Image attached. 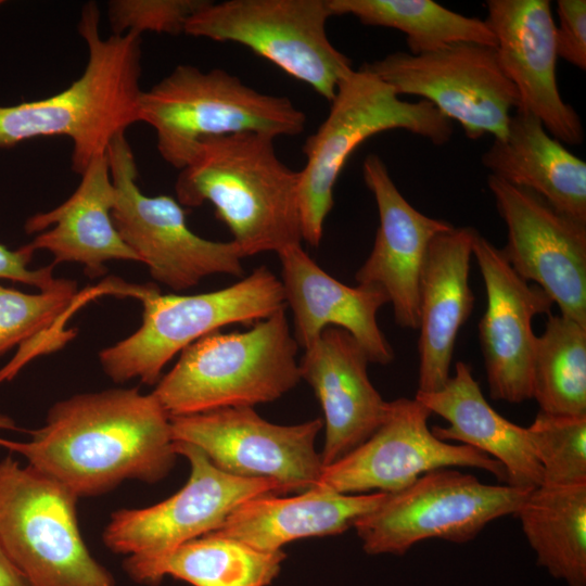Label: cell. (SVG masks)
<instances>
[{"mask_svg": "<svg viewBox=\"0 0 586 586\" xmlns=\"http://www.w3.org/2000/svg\"><path fill=\"white\" fill-rule=\"evenodd\" d=\"M326 119L303 146L306 163L298 170V209L302 240L320 244L323 224L333 207V189L351 154L368 138L404 129L447 143L451 120L425 100H402L392 86L371 72L353 69L339 84Z\"/></svg>", "mask_w": 586, "mask_h": 586, "instance_id": "8992f818", "label": "cell"}, {"mask_svg": "<svg viewBox=\"0 0 586 586\" xmlns=\"http://www.w3.org/2000/svg\"><path fill=\"white\" fill-rule=\"evenodd\" d=\"M300 361L301 379L314 390L323 411V467L368 440L383 422L385 402L369 380L365 351L345 330L326 328Z\"/></svg>", "mask_w": 586, "mask_h": 586, "instance_id": "ffe728a7", "label": "cell"}, {"mask_svg": "<svg viewBox=\"0 0 586 586\" xmlns=\"http://www.w3.org/2000/svg\"><path fill=\"white\" fill-rule=\"evenodd\" d=\"M328 4L332 15H353L364 25L402 31L412 55L458 42L496 47L485 21L454 12L432 0H328Z\"/></svg>", "mask_w": 586, "mask_h": 586, "instance_id": "f1b7e54d", "label": "cell"}, {"mask_svg": "<svg viewBox=\"0 0 586 586\" xmlns=\"http://www.w3.org/2000/svg\"><path fill=\"white\" fill-rule=\"evenodd\" d=\"M5 430H16V423L11 417L0 411V432ZM9 441L0 436V447L5 448Z\"/></svg>", "mask_w": 586, "mask_h": 586, "instance_id": "8d00e7d4", "label": "cell"}, {"mask_svg": "<svg viewBox=\"0 0 586 586\" xmlns=\"http://www.w3.org/2000/svg\"><path fill=\"white\" fill-rule=\"evenodd\" d=\"M328 0L206 1L187 22L184 34L245 46L329 102L354 68L329 40Z\"/></svg>", "mask_w": 586, "mask_h": 586, "instance_id": "9c48e42d", "label": "cell"}, {"mask_svg": "<svg viewBox=\"0 0 586 586\" xmlns=\"http://www.w3.org/2000/svg\"><path fill=\"white\" fill-rule=\"evenodd\" d=\"M77 30L88 50L82 74L48 98L0 105V148L40 137H68L72 169L81 175L93 157L107 152L116 136L138 123L141 36L103 38L94 1L82 7Z\"/></svg>", "mask_w": 586, "mask_h": 586, "instance_id": "7a4b0ae2", "label": "cell"}, {"mask_svg": "<svg viewBox=\"0 0 586 586\" xmlns=\"http://www.w3.org/2000/svg\"><path fill=\"white\" fill-rule=\"evenodd\" d=\"M362 176L377 203L379 228L355 280L381 288L393 306L396 323L417 330L419 284L429 246L437 234L454 226L416 209L397 189L379 155H367Z\"/></svg>", "mask_w": 586, "mask_h": 586, "instance_id": "d6986e66", "label": "cell"}, {"mask_svg": "<svg viewBox=\"0 0 586 586\" xmlns=\"http://www.w3.org/2000/svg\"><path fill=\"white\" fill-rule=\"evenodd\" d=\"M415 398L448 422V426L432 428L435 437L491 456L504 466L509 485L533 489L543 484V469L527 428L492 408L468 364L458 361L455 374L440 390L417 392Z\"/></svg>", "mask_w": 586, "mask_h": 586, "instance_id": "cb8c5ba5", "label": "cell"}, {"mask_svg": "<svg viewBox=\"0 0 586 586\" xmlns=\"http://www.w3.org/2000/svg\"><path fill=\"white\" fill-rule=\"evenodd\" d=\"M481 162L489 175L528 189L561 213L586 222V163L534 115L515 111L506 138L494 139Z\"/></svg>", "mask_w": 586, "mask_h": 586, "instance_id": "484cf974", "label": "cell"}, {"mask_svg": "<svg viewBox=\"0 0 586 586\" xmlns=\"http://www.w3.org/2000/svg\"><path fill=\"white\" fill-rule=\"evenodd\" d=\"M386 495L342 494L318 486L291 497L259 495L238 506L214 532L259 550L279 551L297 539L345 532Z\"/></svg>", "mask_w": 586, "mask_h": 586, "instance_id": "d4e9b609", "label": "cell"}, {"mask_svg": "<svg viewBox=\"0 0 586 586\" xmlns=\"http://www.w3.org/2000/svg\"><path fill=\"white\" fill-rule=\"evenodd\" d=\"M273 141L257 132L203 139L175 183L182 206H214L244 258L302 242L300 174L281 162Z\"/></svg>", "mask_w": 586, "mask_h": 586, "instance_id": "3957f363", "label": "cell"}, {"mask_svg": "<svg viewBox=\"0 0 586 586\" xmlns=\"http://www.w3.org/2000/svg\"><path fill=\"white\" fill-rule=\"evenodd\" d=\"M543 469V484H586V416L538 411L527 428Z\"/></svg>", "mask_w": 586, "mask_h": 586, "instance_id": "1f68e13d", "label": "cell"}, {"mask_svg": "<svg viewBox=\"0 0 586 586\" xmlns=\"http://www.w3.org/2000/svg\"><path fill=\"white\" fill-rule=\"evenodd\" d=\"M533 398L539 410L586 416V327L562 315H548L537 336Z\"/></svg>", "mask_w": 586, "mask_h": 586, "instance_id": "f546056e", "label": "cell"}, {"mask_svg": "<svg viewBox=\"0 0 586 586\" xmlns=\"http://www.w3.org/2000/svg\"><path fill=\"white\" fill-rule=\"evenodd\" d=\"M3 4V1H0V7Z\"/></svg>", "mask_w": 586, "mask_h": 586, "instance_id": "74e56055", "label": "cell"}, {"mask_svg": "<svg viewBox=\"0 0 586 586\" xmlns=\"http://www.w3.org/2000/svg\"><path fill=\"white\" fill-rule=\"evenodd\" d=\"M286 306L244 332L215 331L187 346L152 394L169 417L269 403L301 380Z\"/></svg>", "mask_w": 586, "mask_h": 586, "instance_id": "277c9868", "label": "cell"}, {"mask_svg": "<svg viewBox=\"0 0 586 586\" xmlns=\"http://www.w3.org/2000/svg\"><path fill=\"white\" fill-rule=\"evenodd\" d=\"M5 449L75 496L105 494L128 480L160 482L176 457L170 417L138 388L77 394L55 403L25 442Z\"/></svg>", "mask_w": 586, "mask_h": 586, "instance_id": "6da1fadb", "label": "cell"}, {"mask_svg": "<svg viewBox=\"0 0 586 586\" xmlns=\"http://www.w3.org/2000/svg\"><path fill=\"white\" fill-rule=\"evenodd\" d=\"M77 500L28 464L0 461V544L29 586H116L84 542Z\"/></svg>", "mask_w": 586, "mask_h": 586, "instance_id": "ba28073f", "label": "cell"}, {"mask_svg": "<svg viewBox=\"0 0 586 586\" xmlns=\"http://www.w3.org/2000/svg\"><path fill=\"white\" fill-rule=\"evenodd\" d=\"M139 300L140 327L99 353L103 371L116 383L156 384L165 366L193 342L225 326L255 324L286 306L280 279L266 266L220 290L163 295L150 285Z\"/></svg>", "mask_w": 586, "mask_h": 586, "instance_id": "52a82bcc", "label": "cell"}, {"mask_svg": "<svg viewBox=\"0 0 586 586\" xmlns=\"http://www.w3.org/2000/svg\"><path fill=\"white\" fill-rule=\"evenodd\" d=\"M34 251L27 245L11 250L0 244V279H7L35 286L40 291L55 288L61 279L52 275L54 265L39 269H29Z\"/></svg>", "mask_w": 586, "mask_h": 586, "instance_id": "e575fe53", "label": "cell"}, {"mask_svg": "<svg viewBox=\"0 0 586 586\" xmlns=\"http://www.w3.org/2000/svg\"><path fill=\"white\" fill-rule=\"evenodd\" d=\"M174 445L176 454L190 463L187 483L155 505L113 512L102 534L111 551L135 560H154L218 530L245 500L270 493L280 495L272 480L230 475L198 447L184 442Z\"/></svg>", "mask_w": 586, "mask_h": 586, "instance_id": "5bb4252c", "label": "cell"}, {"mask_svg": "<svg viewBox=\"0 0 586 586\" xmlns=\"http://www.w3.org/2000/svg\"><path fill=\"white\" fill-rule=\"evenodd\" d=\"M106 154L116 192L114 225L155 281L183 291L212 275L243 276L244 257L232 240L201 238L188 227L186 211L176 199L140 191L135 155L125 133L112 140Z\"/></svg>", "mask_w": 586, "mask_h": 586, "instance_id": "8fae6325", "label": "cell"}, {"mask_svg": "<svg viewBox=\"0 0 586 586\" xmlns=\"http://www.w3.org/2000/svg\"><path fill=\"white\" fill-rule=\"evenodd\" d=\"M278 255L284 301L292 310L293 336L300 347H309L326 328L336 327L355 339L370 362L393 361L394 351L377 321L379 309L388 303L381 288L340 282L316 264L301 244Z\"/></svg>", "mask_w": 586, "mask_h": 586, "instance_id": "44dd1931", "label": "cell"}, {"mask_svg": "<svg viewBox=\"0 0 586 586\" xmlns=\"http://www.w3.org/2000/svg\"><path fill=\"white\" fill-rule=\"evenodd\" d=\"M205 0H112L107 17L113 35L144 31L178 35Z\"/></svg>", "mask_w": 586, "mask_h": 586, "instance_id": "d6a6232c", "label": "cell"}, {"mask_svg": "<svg viewBox=\"0 0 586 586\" xmlns=\"http://www.w3.org/2000/svg\"><path fill=\"white\" fill-rule=\"evenodd\" d=\"M473 256L486 291V308L479 322V340L491 397L508 403L533 398V368L537 335L532 321L550 314L552 301L536 284L522 279L501 249L479 232Z\"/></svg>", "mask_w": 586, "mask_h": 586, "instance_id": "e0dca14e", "label": "cell"}, {"mask_svg": "<svg viewBox=\"0 0 586 586\" xmlns=\"http://www.w3.org/2000/svg\"><path fill=\"white\" fill-rule=\"evenodd\" d=\"M477 231L451 228L431 242L419 284L417 392L440 390L449 379L458 332L473 309L470 260Z\"/></svg>", "mask_w": 586, "mask_h": 586, "instance_id": "7402d4cb", "label": "cell"}, {"mask_svg": "<svg viewBox=\"0 0 586 586\" xmlns=\"http://www.w3.org/2000/svg\"><path fill=\"white\" fill-rule=\"evenodd\" d=\"M486 24L499 65L519 95L515 111L538 118L560 142L579 145L584 128L557 82L556 24L548 0H487Z\"/></svg>", "mask_w": 586, "mask_h": 586, "instance_id": "ac0fdd59", "label": "cell"}, {"mask_svg": "<svg viewBox=\"0 0 586 586\" xmlns=\"http://www.w3.org/2000/svg\"><path fill=\"white\" fill-rule=\"evenodd\" d=\"M487 186L507 226L501 251L511 268L538 285L560 315L586 327V222L495 176Z\"/></svg>", "mask_w": 586, "mask_h": 586, "instance_id": "2e32d148", "label": "cell"}, {"mask_svg": "<svg viewBox=\"0 0 586 586\" xmlns=\"http://www.w3.org/2000/svg\"><path fill=\"white\" fill-rule=\"evenodd\" d=\"M360 67L392 86L398 95L430 102L473 140L484 135L505 139L511 111L519 105L517 89L491 46L458 42L419 55L398 51Z\"/></svg>", "mask_w": 586, "mask_h": 586, "instance_id": "7c38bea8", "label": "cell"}, {"mask_svg": "<svg viewBox=\"0 0 586 586\" xmlns=\"http://www.w3.org/2000/svg\"><path fill=\"white\" fill-rule=\"evenodd\" d=\"M515 514L537 564L568 586H586V484L537 486Z\"/></svg>", "mask_w": 586, "mask_h": 586, "instance_id": "83f0119b", "label": "cell"}, {"mask_svg": "<svg viewBox=\"0 0 586 586\" xmlns=\"http://www.w3.org/2000/svg\"><path fill=\"white\" fill-rule=\"evenodd\" d=\"M284 559L282 550H259L211 532L154 560L127 558L124 569L132 581L146 585L171 576L192 586H268Z\"/></svg>", "mask_w": 586, "mask_h": 586, "instance_id": "4316f807", "label": "cell"}, {"mask_svg": "<svg viewBox=\"0 0 586 586\" xmlns=\"http://www.w3.org/2000/svg\"><path fill=\"white\" fill-rule=\"evenodd\" d=\"M138 122L155 130L160 155L180 170L203 139L238 132L297 136L306 115L289 98L257 91L225 69L180 64L142 90Z\"/></svg>", "mask_w": 586, "mask_h": 586, "instance_id": "5b68a950", "label": "cell"}, {"mask_svg": "<svg viewBox=\"0 0 586 586\" xmlns=\"http://www.w3.org/2000/svg\"><path fill=\"white\" fill-rule=\"evenodd\" d=\"M77 297L76 282L67 279L36 294L0 284V356L18 345L15 356L0 369V384L12 381L39 354L48 328L68 313Z\"/></svg>", "mask_w": 586, "mask_h": 586, "instance_id": "4dcf8cb0", "label": "cell"}, {"mask_svg": "<svg viewBox=\"0 0 586 586\" xmlns=\"http://www.w3.org/2000/svg\"><path fill=\"white\" fill-rule=\"evenodd\" d=\"M531 491L489 485L472 474L438 469L387 493L354 527L364 551L372 556H403L415 544L431 538L467 543L489 522L515 514Z\"/></svg>", "mask_w": 586, "mask_h": 586, "instance_id": "30bf717a", "label": "cell"}, {"mask_svg": "<svg viewBox=\"0 0 586 586\" xmlns=\"http://www.w3.org/2000/svg\"><path fill=\"white\" fill-rule=\"evenodd\" d=\"M174 442L198 447L219 470L246 479H268L280 495L314 487L323 469L315 441L323 428L316 418L281 425L253 407L239 406L170 417Z\"/></svg>", "mask_w": 586, "mask_h": 586, "instance_id": "4fadbf2b", "label": "cell"}, {"mask_svg": "<svg viewBox=\"0 0 586 586\" xmlns=\"http://www.w3.org/2000/svg\"><path fill=\"white\" fill-rule=\"evenodd\" d=\"M555 37L558 58L586 69V1L558 0Z\"/></svg>", "mask_w": 586, "mask_h": 586, "instance_id": "836d02e7", "label": "cell"}, {"mask_svg": "<svg viewBox=\"0 0 586 586\" xmlns=\"http://www.w3.org/2000/svg\"><path fill=\"white\" fill-rule=\"evenodd\" d=\"M80 176L78 187L65 202L26 220L25 231L38 233L27 245L34 252H50L54 266L81 264L90 278L102 276L109 260L140 263L114 225L116 192L107 154L93 157Z\"/></svg>", "mask_w": 586, "mask_h": 586, "instance_id": "603a6c76", "label": "cell"}, {"mask_svg": "<svg viewBox=\"0 0 586 586\" xmlns=\"http://www.w3.org/2000/svg\"><path fill=\"white\" fill-rule=\"evenodd\" d=\"M0 586H29L0 544Z\"/></svg>", "mask_w": 586, "mask_h": 586, "instance_id": "d590c367", "label": "cell"}, {"mask_svg": "<svg viewBox=\"0 0 586 586\" xmlns=\"http://www.w3.org/2000/svg\"><path fill=\"white\" fill-rule=\"evenodd\" d=\"M431 411L416 398L388 402L375 432L346 456L323 467L315 486L342 494L393 493L424 473L451 467L482 469L508 483L504 466L491 456L435 437L428 426Z\"/></svg>", "mask_w": 586, "mask_h": 586, "instance_id": "9a60e30c", "label": "cell"}]
</instances>
